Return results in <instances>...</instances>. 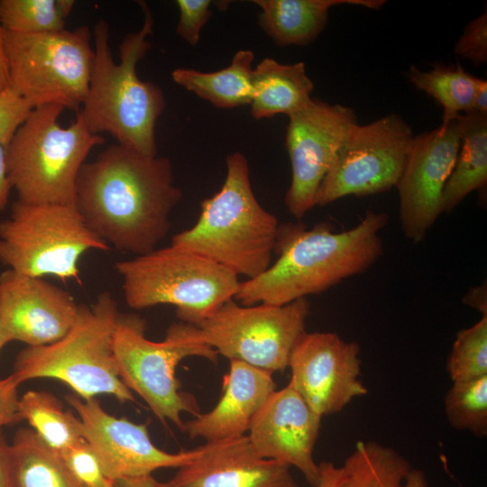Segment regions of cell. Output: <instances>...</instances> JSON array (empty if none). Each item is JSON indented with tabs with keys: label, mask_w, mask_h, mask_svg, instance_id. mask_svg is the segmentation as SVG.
I'll list each match as a JSON object with an SVG mask.
<instances>
[{
	"label": "cell",
	"mask_w": 487,
	"mask_h": 487,
	"mask_svg": "<svg viewBox=\"0 0 487 487\" xmlns=\"http://www.w3.org/2000/svg\"><path fill=\"white\" fill-rule=\"evenodd\" d=\"M260 7L259 24L280 47L306 46L326 28L329 9L351 5L380 9L384 0H253Z\"/></svg>",
	"instance_id": "21"
},
{
	"label": "cell",
	"mask_w": 487,
	"mask_h": 487,
	"mask_svg": "<svg viewBox=\"0 0 487 487\" xmlns=\"http://www.w3.org/2000/svg\"><path fill=\"white\" fill-rule=\"evenodd\" d=\"M18 96L13 88L3 41V29L0 24V99Z\"/></svg>",
	"instance_id": "37"
},
{
	"label": "cell",
	"mask_w": 487,
	"mask_h": 487,
	"mask_svg": "<svg viewBox=\"0 0 487 487\" xmlns=\"http://www.w3.org/2000/svg\"><path fill=\"white\" fill-rule=\"evenodd\" d=\"M276 390L272 374L245 363L231 360L223 393L208 412L184 422L182 432L206 443L244 436L270 395Z\"/></svg>",
	"instance_id": "20"
},
{
	"label": "cell",
	"mask_w": 487,
	"mask_h": 487,
	"mask_svg": "<svg viewBox=\"0 0 487 487\" xmlns=\"http://www.w3.org/2000/svg\"><path fill=\"white\" fill-rule=\"evenodd\" d=\"M78 309L69 292L42 278L0 273V321L8 343L52 344L71 329Z\"/></svg>",
	"instance_id": "17"
},
{
	"label": "cell",
	"mask_w": 487,
	"mask_h": 487,
	"mask_svg": "<svg viewBox=\"0 0 487 487\" xmlns=\"http://www.w3.org/2000/svg\"><path fill=\"white\" fill-rule=\"evenodd\" d=\"M253 52L238 51L231 64L214 72L178 68L171 73L173 81L208 101L218 108H234L250 105L253 97Z\"/></svg>",
	"instance_id": "25"
},
{
	"label": "cell",
	"mask_w": 487,
	"mask_h": 487,
	"mask_svg": "<svg viewBox=\"0 0 487 487\" xmlns=\"http://www.w3.org/2000/svg\"><path fill=\"white\" fill-rule=\"evenodd\" d=\"M145 329V320L140 316L119 313L113 335L119 376L161 421L169 420L183 431L182 413L196 417L200 410L195 397L180 390L176 369L192 356L216 363L218 354L203 340L195 325L173 323L161 342L147 339Z\"/></svg>",
	"instance_id": "7"
},
{
	"label": "cell",
	"mask_w": 487,
	"mask_h": 487,
	"mask_svg": "<svg viewBox=\"0 0 487 487\" xmlns=\"http://www.w3.org/2000/svg\"><path fill=\"white\" fill-rule=\"evenodd\" d=\"M356 124L352 108L314 98L289 115L286 148L291 164V182L285 205L297 219L317 206L320 185Z\"/></svg>",
	"instance_id": "13"
},
{
	"label": "cell",
	"mask_w": 487,
	"mask_h": 487,
	"mask_svg": "<svg viewBox=\"0 0 487 487\" xmlns=\"http://www.w3.org/2000/svg\"><path fill=\"white\" fill-rule=\"evenodd\" d=\"M64 107L44 105L32 109L5 145L7 175L17 201L74 205L78 172L90 151L105 142L83 121L62 127Z\"/></svg>",
	"instance_id": "6"
},
{
	"label": "cell",
	"mask_w": 487,
	"mask_h": 487,
	"mask_svg": "<svg viewBox=\"0 0 487 487\" xmlns=\"http://www.w3.org/2000/svg\"><path fill=\"white\" fill-rule=\"evenodd\" d=\"M445 412L455 429L467 430L478 437L487 436V375L453 382L445 396Z\"/></svg>",
	"instance_id": "30"
},
{
	"label": "cell",
	"mask_w": 487,
	"mask_h": 487,
	"mask_svg": "<svg viewBox=\"0 0 487 487\" xmlns=\"http://www.w3.org/2000/svg\"><path fill=\"white\" fill-rule=\"evenodd\" d=\"M66 400L78 413L84 438L104 473L115 482L152 475L162 468H179L198 454V448L178 453L160 449L152 443L146 424L110 415L96 398L68 395Z\"/></svg>",
	"instance_id": "16"
},
{
	"label": "cell",
	"mask_w": 487,
	"mask_h": 487,
	"mask_svg": "<svg viewBox=\"0 0 487 487\" xmlns=\"http://www.w3.org/2000/svg\"><path fill=\"white\" fill-rule=\"evenodd\" d=\"M115 268L130 308L173 305L181 322L195 326L234 299L241 283L222 265L172 244L117 262Z\"/></svg>",
	"instance_id": "8"
},
{
	"label": "cell",
	"mask_w": 487,
	"mask_h": 487,
	"mask_svg": "<svg viewBox=\"0 0 487 487\" xmlns=\"http://www.w3.org/2000/svg\"><path fill=\"white\" fill-rule=\"evenodd\" d=\"M473 112L487 114V81L485 79L477 92Z\"/></svg>",
	"instance_id": "44"
},
{
	"label": "cell",
	"mask_w": 487,
	"mask_h": 487,
	"mask_svg": "<svg viewBox=\"0 0 487 487\" xmlns=\"http://www.w3.org/2000/svg\"><path fill=\"white\" fill-rule=\"evenodd\" d=\"M18 408L22 418L59 454L85 439L81 420L50 392L28 391L19 398Z\"/></svg>",
	"instance_id": "28"
},
{
	"label": "cell",
	"mask_w": 487,
	"mask_h": 487,
	"mask_svg": "<svg viewBox=\"0 0 487 487\" xmlns=\"http://www.w3.org/2000/svg\"><path fill=\"white\" fill-rule=\"evenodd\" d=\"M411 468L395 449L374 441H358L341 466L336 487H400Z\"/></svg>",
	"instance_id": "26"
},
{
	"label": "cell",
	"mask_w": 487,
	"mask_h": 487,
	"mask_svg": "<svg viewBox=\"0 0 487 487\" xmlns=\"http://www.w3.org/2000/svg\"><path fill=\"white\" fill-rule=\"evenodd\" d=\"M74 476L85 487H116L104 473L100 462L85 439L60 454Z\"/></svg>",
	"instance_id": "32"
},
{
	"label": "cell",
	"mask_w": 487,
	"mask_h": 487,
	"mask_svg": "<svg viewBox=\"0 0 487 487\" xmlns=\"http://www.w3.org/2000/svg\"><path fill=\"white\" fill-rule=\"evenodd\" d=\"M31 111L19 96L0 99V141L5 146Z\"/></svg>",
	"instance_id": "35"
},
{
	"label": "cell",
	"mask_w": 487,
	"mask_h": 487,
	"mask_svg": "<svg viewBox=\"0 0 487 487\" xmlns=\"http://www.w3.org/2000/svg\"><path fill=\"white\" fill-rule=\"evenodd\" d=\"M321 419L288 383L270 395L247 436L260 456L296 467L308 484L317 487L320 469L313 452Z\"/></svg>",
	"instance_id": "18"
},
{
	"label": "cell",
	"mask_w": 487,
	"mask_h": 487,
	"mask_svg": "<svg viewBox=\"0 0 487 487\" xmlns=\"http://www.w3.org/2000/svg\"><path fill=\"white\" fill-rule=\"evenodd\" d=\"M459 120L460 148L443 190V213L452 212L466 196L487 184V114L470 112Z\"/></svg>",
	"instance_id": "23"
},
{
	"label": "cell",
	"mask_w": 487,
	"mask_h": 487,
	"mask_svg": "<svg viewBox=\"0 0 487 487\" xmlns=\"http://www.w3.org/2000/svg\"><path fill=\"white\" fill-rule=\"evenodd\" d=\"M252 85L251 114L258 120L289 116L312 100L314 84L302 61L282 64L265 58L253 69Z\"/></svg>",
	"instance_id": "22"
},
{
	"label": "cell",
	"mask_w": 487,
	"mask_h": 487,
	"mask_svg": "<svg viewBox=\"0 0 487 487\" xmlns=\"http://www.w3.org/2000/svg\"><path fill=\"white\" fill-rule=\"evenodd\" d=\"M446 370L453 382L487 375V316L457 333Z\"/></svg>",
	"instance_id": "31"
},
{
	"label": "cell",
	"mask_w": 487,
	"mask_h": 487,
	"mask_svg": "<svg viewBox=\"0 0 487 487\" xmlns=\"http://www.w3.org/2000/svg\"><path fill=\"white\" fill-rule=\"evenodd\" d=\"M10 474L12 487H85L30 428L18 429L10 445Z\"/></svg>",
	"instance_id": "24"
},
{
	"label": "cell",
	"mask_w": 487,
	"mask_h": 487,
	"mask_svg": "<svg viewBox=\"0 0 487 487\" xmlns=\"http://www.w3.org/2000/svg\"><path fill=\"white\" fill-rule=\"evenodd\" d=\"M142 28L125 35L119 46L116 63L109 47V27L99 20L93 27L94 59L87 96L78 113L94 134L106 133L117 144L139 153L157 155L156 123L166 106L162 89L142 81L137 63L151 49L147 37L152 32L153 16L144 1Z\"/></svg>",
	"instance_id": "3"
},
{
	"label": "cell",
	"mask_w": 487,
	"mask_h": 487,
	"mask_svg": "<svg viewBox=\"0 0 487 487\" xmlns=\"http://www.w3.org/2000/svg\"><path fill=\"white\" fill-rule=\"evenodd\" d=\"M119 313L113 295L101 292L90 306L79 305L73 326L61 339L20 351L12 374L20 384L37 378L56 379L83 400L108 394L121 403L133 401V392L119 376L113 350Z\"/></svg>",
	"instance_id": "5"
},
{
	"label": "cell",
	"mask_w": 487,
	"mask_h": 487,
	"mask_svg": "<svg viewBox=\"0 0 487 487\" xmlns=\"http://www.w3.org/2000/svg\"><path fill=\"white\" fill-rule=\"evenodd\" d=\"M225 164L222 188L201 202L195 225L176 234L171 244L251 280L271 264L280 224L257 200L246 157L231 153Z\"/></svg>",
	"instance_id": "4"
},
{
	"label": "cell",
	"mask_w": 487,
	"mask_h": 487,
	"mask_svg": "<svg viewBox=\"0 0 487 487\" xmlns=\"http://www.w3.org/2000/svg\"><path fill=\"white\" fill-rule=\"evenodd\" d=\"M460 115L435 130L415 135L396 185L404 236L414 244L425 239L443 213L445 185L460 148Z\"/></svg>",
	"instance_id": "15"
},
{
	"label": "cell",
	"mask_w": 487,
	"mask_h": 487,
	"mask_svg": "<svg viewBox=\"0 0 487 487\" xmlns=\"http://www.w3.org/2000/svg\"><path fill=\"white\" fill-rule=\"evenodd\" d=\"M455 54L469 60L474 65L487 61V10L473 19L465 26L457 40Z\"/></svg>",
	"instance_id": "33"
},
{
	"label": "cell",
	"mask_w": 487,
	"mask_h": 487,
	"mask_svg": "<svg viewBox=\"0 0 487 487\" xmlns=\"http://www.w3.org/2000/svg\"><path fill=\"white\" fill-rule=\"evenodd\" d=\"M155 479L152 475L123 479L115 482L116 487H155Z\"/></svg>",
	"instance_id": "43"
},
{
	"label": "cell",
	"mask_w": 487,
	"mask_h": 487,
	"mask_svg": "<svg viewBox=\"0 0 487 487\" xmlns=\"http://www.w3.org/2000/svg\"><path fill=\"white\" fill-rule=\"evenodd\" d=\"M210 0H177L179 18L176 32L189 45L196 46L200 32L211 16Z\"/></svg>",
	"instance_id": "34"
},
{
	"label": "cell",
	"mask_w": 487,
	"mask_h": 487,
	"mask_svg": "<svg viewBox=\"0 0 487 487\" xmlns=\"http://www.w3.org/2000/svg\"><path fill=\"white\" fill-rule=\"evenodd\" d=\"M5 148V146L0 141V212L5 209L12 189L7 175Z\"/></svg>",
	"instance_id": "39"
},
{
	"label": "cell",
	"mask_w": 487,
	"mask_h": 487,
	"mask_svg": "<svg viewBox=\"0 0 487 487\" xmlns=\"http://www.w3.org/2000/svg\"><path fill=\"white\" fill-rule=\"evenodd\" d=\"M309 312L307 298L283 306H243L232 299L197 326L218 355L272 374L288 367L291 350L306 331Z\"/></svg>",
	"instance_id": "11"
},
{
	"label": "cell",
	"mask_w": 487,
	"mask_h": 487,
	"mask_svg": "<svg viewBox=\"0 0 487 487\" xmlns=\"http://www.w3.org/2000/svg\"><path fill=\"white\" fill-rule=\"evenodd\" d=\"M0 487L11 486L10 445L0 429Z\"/></svg>",
	"instance_id": "38"
},
{
	"label": "cell",
	"mask_w": 487,
	"mask_h": 487,
	"mask_svg": "<svg viewBox=\"0 0 487 487\" xmlns=\"http://www.w3.org/2000/svg\"><path fill=\"white\" fill-rule=\"evenodd\" d=\"M111 247L92 232L74 205L14 201L0 220V263L17 273L79 281V259Z\"/></svg>",
	"instance_id": "9"
},
{
	"label": "cell",
	"mask_w": 487,
	"mask_h": 487,
	"mask_svg": "<svg viewBox=\"0 0 487 487\" xmlns=\"http://www.w3.org/2000/svg\"><path fill=\"white\" fill-rule=\"evenodd\" d=\"M400 487H427L424 471L411 468Z\"/></svg>",
	"instance_id": "42"
},
{
	"label": "cell",
	"mask_w": 487,
	"mask_h": 487,
	"mask_svg": "<svg viewBox=\"0 0 487 487\" xmlns=\"http://www.w3.org/2000/svg\"><path fill=\"white\" fill-rule=\"evenodd\" d=\"M181 198L169 158L115 143L82 165L74 206L110 247L137 256L153 251L166 237L170 215Z\"/></svg>",
	"instance_id": "1"
},
{
	"label": "cell",
	"mask_w": 487,
	"mask_h": 487,
	"mask_svg": "<svg viewBox=\"0 0 487 487\" xmlns=\"http://www.w3.org/2000/svg\"><path fill=\"white\" fill-rule=\"evenodd\" d=\"M360 346L332 332L305 331L294 345L289 384L309 408L323 416L340 412L353 399L367 394L360 380Z\"/></svg>",
	"instance_id": "14"
},
{
	"label": "cell",
	"mask_w": 487,
	"mask_h": 487,
	"mask_svg": "<svg viewBox=\"0 0 487 487\" xmlns=\"http://www.w3.org/2000/svg\"><path fill=\"white\" fill-rule=\"evenodd\" d=\"M92 39L87 25L38 34L3 29L15 93L32 109L55 104L78 113L88 89L94 59Z\"/></svg>",
	"instance_id": "10"
},
{
	"label": "cell",
	"mask_w": 487,
	"mask_h": 487,
	"mask_svg": "<svg viewBox=\"0 0 487 487\" xmlns=\"http://www.w3.org/2000/svg\"><path fill=\"white\" fill-rule=\"evenodd\" d=\"M388 220L386 213L368 210L341 232L328 222L310 229L301 223L280 225L277 260L261 275L241 281L234 299L243 306H283L363 273L383 254L380 232Z\"/></svg>",
	"instance_id": "2"
},
{
	"label": "cell",
	"mask_w": 487,
	"mask_h": 487,
	"mask_svg": "<svg viewBox=\"0 0 487 487\" xmlns=\"http://www.w3.org/2000/svg\"><path fill=\"white\" fill-rule=\"evenodd\" d=\"M74 5L73 0H0V24L25 34L60 32Z\"/></svg>",
	"instance_id": "29"
},
{
	"label": "cell",
	"mask_w": 487,
	"mask_h": 487,
	"mask_svg": "<svg viewBox=\"0 0 487 487\" xmlns=\"http://www.w3.org/2000/svg\"><path fill=\"white\" fill-rule=\"evenodd\" d=\"M319 464L320 482L317 487H336L341 475L342 469L337 467L334 463L324 461Z\"/></svg>",
	"instance_id": "40"
},
{
	"label": "cell",
	"mask_w": 487,
	"mask_h": 487,
	"mask_svg": "<svg viewBox=\"0 0 487 487\" xmlns=\"http://www.w3.org/2000/svg\"><path fill=\"white\" fill-rule=\"evenodd\" d=\"M408 78L418 90L425 92L442 106V122L473 112L477 92L484 80L468 73L459 64H434L429 70H421L411 65Z\"/></svg>",
	"instance_id": "27"
},
{
	"label": "cell",
	"mask_w": 487,
	"mask_h": 487,
	"mask_svg": "<svg viewBox=\"0 0 487 487\" xmlns=\"http://www.w3.org/2000/svg\"><path fill=\"white\" fill-rule=\"evenodd\" d=\"M19 385L20 383L13 374L0 379V429L4 426L23 420L18 408Z\"/></svg>",
	"instance_id": "36"
},
{
	"label": "cell",
	"mask_w": 487,
	"mask_h": 487,
	"mask_svg": "<svg viewBox=\"0 0 487 487\" xmlns=\"http://www.w3.org/2000/svg\"><path fill=\"white\" fill-rule=\"evenodd\" d=\"M463 302L477 309L482 316H487L486 285L474 287L464 297Z\"/></svg>",
	"instance_id": "41"
},
{
	"label": "cell",
	"mask_w": 487,
	"mask_h": 487,
	"mask_svg": "<svg viewBox=\"0 0 487 487\" xmlns=\"http://www.w3.org/2000/svg\"><path fill=\"white\" fill-rule=\"evenodd\" d=\"M8 343L0 321V351Z\"/></svg>",
	"instance_id": "45"
},
{
	"label": "cell",
	"mask_w": 487,
	"mask_h": 487,
	"mask_svg": "<svg viewBox=\"0 0 487 487\" xmlns=\"http://www.w3.org/2000/svg\"><path fill=\"white\" fill-rule=\"evenodd\" d=\"M197 455L155 487H299L290 466L260 456L247 435L206 443Z\"/></svg>",
	"instance_id": "19"
},
{
	"label": "cell",
	"mask_w": 487,
	"mask_h": 487,
	"mask_svg": "<svg viewBox=\"0 0 487 487\" xmlns=\"http://www.w3.org/2000/svg\"><path fill=\"white\" fill-rule=\"evenodd\" d=\"M411 127L397 114L356 124L346 135L317 197L324 207L346 196H368L396 187L413 140Z\"/></svg>",
	"instance_id": "12"
}]
</instances>
